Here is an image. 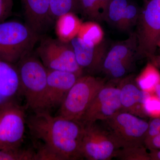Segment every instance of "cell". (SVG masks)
<instances>
[{
    "instance_id": "cell-1",
    "label": "cell",
    "mask_w": 160,
    "mask_h": 160,
    "mask_svg": "<svg viewBox=\"0 0 160 160\" xmlns=\"http://www.w3.org/2000/svg\"><path fill=\"white\" fill-rule=\"evenodd\" d=\"M26 126L32 137L57 152L65 160L84 158L81 149L84 126L81 123L41 111L26 119Z\"/></svg>"
},
{
    "instance_id": "cell-2",
    "label": "cell",
    "mask_w": 160,
    "mask_h": 160,
    "mask_svg": "<svg viewBox=\"0 0 160 160\" xmlns=\"http://www.w3.org/2000/svg\"><path fill=\"white\" fill-rule=\"evenodd\" d=\"M16 65L26 107L33 112L43 111L47 69L33 51L22 58Z\"/></svg>"
},
{
    "instance_id": "cell-3",
    "label": "cell",
    "mask_w": 160,
    "mask_h": 160,
    "mask_svg": "<svg viewBox=\"0 0 160 160\" xmlns=\"http://www.w3.org/2000/svg\"><path fill=\"white\" fill-rule=\"evenodd\" d=\"M41 37L26 23L17 21L0 23V59L17 63L33 51Z\"/></svg>"
},
{
    "instance_id": "cell-4",
    "label": "cell",
    "mask_w": 160,
    "mask_h": 160,
    "mask_svg": "<svg viewBox=\"0 0 160 160\" xmlns=\"http://www.w3.org/2000/svg\"><path fill=\"white\" fill-rule=\"evenodd\" d=\"M106 84L105 80L83 75L68 92L59 107L58 115L80 123L96 96Z\"/></svg>"
},
{
    "instance_id": "cell-5",
    "label": "cell",
    "mask_w": 160,
    "mask_h": 160,
    "mask_svg": "<svg viewBox=\"0 0 160 160\" xmlns=\"http://www.w3.org/2000/svg\"><path fill=\"white\" fill-rule=\"evenodd\" d=\"M137 59L155 55L160 39V0H147L137 23Z\"/></svg>"
},
{
    "instance_id": "cell-6",
    "label": "cell",
    "mask_w": 160,
    "mask_h": 160,
    "mask_svg": "<svg viewBox=\"0 0 160 160\" xmlns=\"http://www.w3.org/2000/svg\"><path fill=\"white\" fill-rule=\"evenodd\" d=\"M40 44L35 50L46 69L69 72L82 76V69L76 59L74 50L70 42L59 38L41 37Z\"/></svg>"
},
{
    "instance_id": "cell-7",
    "label": "cell",
    "mask_w": 160,
    "mask_h": 160,
    "mask_svg": "<svg viewBox=\"0 0 160 160\" xmlns=\"http://www.w3.org/2000/svg\"><path fill=\"white\" fill-rule=\"evenodd\" d=\"M107 131L119 149L144 146L148 122L138 117L121 111L104 121Z\"/></svg>"
},
{
    "instance_id": "cell-8",
    "label": "cell",
    "mask_w": 160,
    "mask_h": 160,
    "mask_svg": "<svg viewBox=\"0 0 160 160\" xmlns=\"http://www.w3.org/2000/svg\"><path fill=\"white\" fill-rule=\"evenodd\" d=\"M26 126L25 109L18 102L0 106V149L21 146Z\"/></svg>"
},
{
    "instance_id": "cell-9",
    "label": "cell",
    "mask_w": 160,
    "mask_h": 160,
    "mask_svg": "<svg viewBox=\"0 0 160 160\" xmlns=\"http://www.w3.org/2000/svg\"><path fill=\"white\" fill-rule=\"evenodd\" d=\"M83 126L81 141L83 158L89 160H109L115 157L119 148L109 132L96 123Z\"/></svg>"
},
{
    "instance_id": "cell-10",
    "label": "cell",
    "mask_w": 160,
    "mask_h": 160,
    "mask_svg": "<svg viewBox=\"0 0 160 160\" xmlns=\"http://www.w3.org/2000/svg\"><path fill=\"white\" fill-rule=\"evenodd\" d=\"M105 84L98 92L83 116L80 123L83 125L106 121L122 111L120 90L117 80Z\"/></svg>"
},
{
    "instance_id": "cell-11",
    "label": "cell",
    "mask_w": 160,
    "mask_h": 160,
    "mask_svg": "<svg viewBox=\"0 0 160 160\" xmlns=\"http://www.w3.org/2000/svg\"><path fill=\"white\" fill-rule=\"evenodd\" d=\"M47 88L44 98L43 111L59 107L68 92L79 76L69 72L47 69Z\"/></svg>"
},
{
    "instance_id": "cell-12",
    "label": "cell",
    "mask_w": 160,
    "mask_h": 160,
    "mask_svg": "<svg viewBox=\"0 0 160 160\" xmlns=\"http://www.w3.org/2000/svg\"><path fill=\"white\" fill-rule=\"evenodd\" d=\"M70 42L77 62L83 72H86L88 74L92 75L102 71L103 62L109 49L108 44L104 40L96 46H87L75 37Z\"/></svg>"
},
{
    "instance_id": "cell-13",
    "label": "cell",
    "mask_w": 160,
    "mask_h": 160,
    "mask_svg": "<svg viewBox=\"0 0 160 160\" xmlns=\"http://www.w3.org/2000/svg\"><path fill=\"white\" fill-rule=\"evenodd\" d=\"M25 23L41 37L55 24L50 14L49 0H22Z\"/></svg>"
},
{
    "instance_id": "cell-14",
    "label": "cell",
    "mask_w": 160,
    "mask_h": 160,
    "mask_svg": "<svg viewBox=\"0 0 160 160\" xmlns=\"http://www.w3.org/2000/svg\"><path fill=\"white\" fill-rule=\"evenodd\" d=\"M118 85L120 90L122 111L141 118L147 117L144 109L147 92L140 89L134 76L129 75L118 80Z\"/></svg>"
},
{
    "instance_id": "cell-15",
    "label": "cell",
    "mask_w": 160,
    "mask_h": 160,
    "mask_svg": "<svg viewBox=\"0 0 160 160\" xmlns=\"http://www.w3.org/2000/svg\"><path fill=\"white\" fill-rule=\"evenodd\" d=\"M21 97L22 87L16 64L0 59V106L18 102Z\"/></svg>"
},
{
    "instance_id": "cell-16",
    "label": "cell",
    "mask_w": 160,
    "mask_h": 160,
    "mask_svg": "<svg viewBox=\"0 0 160 160\" xmlns=\"http://www.w3.org/2000/svg\"><path fill=\"white\" fill-rule=\"evenodd\" d=\"M137 38L135 32H132L129 37L124 41L114 43L108 49L103 62L102 72L106 73L112 68L121 63L137 58Z\"/></svg>"
},
{
    "instance_id": "cell-17",
    "label": "cell",
    "mask_w": 160,
    "mask_h": 160,
    "mask_svg": "<svg viewBox=\"0 0 160 160\" xmlns=\"http://www.w3.org/2000/svg\"><path fill=\"white\" fill-rule=\"evenodd\" d=\"M74 13H68L60 18L56 22L59 38L64 42H70L77 36L82 23Z\"/></svg>"
},
{
    "instance_id": "cell-18",
    "label": "cell",
    "mask_w": 160,
    "mask_h": 160,
    "mask_svg": "<svg viewBox=\"0 0 160 160\" xmlns=\"http://www.w3.org/2000/svg\"><path fill=\"white\" fill-rule=\"evenodd\" d=\"M111 0H80V13L90 21H105Z\"/></svg>"
},
{
    "instance_id": "cell-19",
    "label": "cell",
    "mask_w": 160,
    "mask_h": 160,
    "mask_svg": "<svg viewBox=\"0 0 160 160\" xmlns=\"http://www.w3.org/2000/svg\"><path fill=\"white\" fill-rule=\"evenodd\" d=\"M76 37L84 45L95 46L104 41V33L98 23L90 21L82 23Z\"/></svg>"
},
{
    "instance_id": "cell-20",
    "label": "cell",
    "mask_w": 160,
    "mask_h": 160,
    "mask_svg": "<svg viewBox=\"0 0 160 160\" xmlns=\"http://www.w3.org/2000/svg\"><path fill=\"white\" fill-rule=\"evenodd\" d=\"M135 81L138 86L143 91L155 93L156 87L160 82L159 70L151 62L148 63L135 78Z\"/></svg>"
},
{
    "instance_id": "cell-21",
    "label": "cell",
    "mask_w": 160,
    "mask_h": 160,
    "mask_svg": "<svg viewBox=\"0 0 160 160\" xmlns=\"http://www.w3.org/2000/svg\"><path fill=\"white\" fill-rule=\"evenodd\" d=\"M50 14L56 23L60 18L68 13H80V0H49Z\"/></svg>"
},
{
    "instance_id": "cell-22",
    "label": "cell",
    "mask_w": 160,
    "mask_h": 160,
    "mask_svg": "<svg viewBox=\"0 0 160 160\" xmlns=\"http://www.w3.org/2000/svg\"><path fill=\"white\" fill-rule=\"evenodd\" d=\"M130 0H111L105 21L109 25L119 29L121 21L128 3Z\"/></svg>"
},
{
    "instance_id": "cell-23",
    "label": "cell",
    "mask_w": 160,
    "mask_h": 160,
    "mask_svg": "<svg viewBox=\"0 0 160 160\" xmlns=\"http://www.w3.org/2000/svg\"><path fill=\"white\" fill-rule=\"evenodd\" d=\"M142 8L134 0L128 3L121 21L119 30L123 32L130 31L136 26Z\"/></svg>"
},
{
    "instance_id": "cell-24",
    "label": "cell",
    "mask_w": 160,
    "mask_h": 160,
    "mask_svg": "<svg viewBox=\"0 0 160 160\" xmlns=\"http://www.w3.org/2000/svg\"><path fill=\"white\" fill-rule=\"evenodd\" d=\"M36 151L21 146L0 149V160H35Z\"/></svg>"
},
{
    "instance_id": "cell-25",
    "label": "cell",
    "mask_w": 160,
    "mask_h": 160,
    "mask_svg": "<svg viewBox=\"0 0 160 160\" xmlns=\"http://www.w3.org/2000/svg\"><path fill=\"white\" fill-rule=\"evenodd\" d=\"M115 158L122 160H150L149 153L145 146L119 149Z\"/></svg>"
},
{
    "instance_id": "cell-26",
    "label": "cell",
    "mask_w": 160,
    "mask_h": 160,
    "mask_svg": "<svg viewBox=\"0 0 160 160\" xmlns=\"http://www.w3.org/2000/svg\"><path fill=\"white\" fill-rule=\"evenodd\" d=\"M144 109L146 116L160 118V100L155 92H147L144 101Z\"/></svg>"
},
{
    "instance_id": "cell-27",
    "label": "cell",
    "mask_w": 160,
    "mask_h": 160,
    "mask_svg": "<svg viewBox=\"0 0 160 160\" xmlns=\"http://www.w3.org/2000/svg\"><path fill=\"white\" fill-rule=\"evenodd\" d=\"M35 160H65L57 152L45 144L42 143L36 151Z\"/></svg>"
},
{
    "instance_id": "cell-28",
    "label": "cell",
    "mask_w": 160,
    "mask_h": 160,
    "mask_svg": "<svg viewBox=\"0 0 160 160\" xmlns=\"http://www.w3.org/2000/svg\"><path fill=\"white\" fill-rule=\"evenodd\" d=\"M13 6V0H0V23L11 15Z\"/></svg>"
},
{
    "instance_id": "cell-29",
    "label": "cell",
    "mask_w": 160,
    "mask_h": 160,
    "mask_svg": "<svg viewBox=\"0 0 160 160\" xmlns=\"http://www.w3.org/2000/svg\"><path fill=\"white\" fill-rule=\"evenodd\" d=\"M160 133V118H152L150 122H148V129L145 140L153 137Z\"/></svg>"
},
{
    "instance_id": "cell-30",
    "label": "cell",
    "mask_w": 160,
    "mask_h": 160,
    "mask_svg": "<svg viewBox=\"0 0 160 160\" xmlns=\"http://www.w3.org/2000/svg\"><path fill=\"white\" fill-rule=\"evenodd\" d=\"M144 146L150 151L160 149V133L144 141Z\"/></svg>"
},
{
    "instance_id": "cell-31",
    "label": "cell",
    "mask_w": 160,
    "mask_h": 160,
    "mask_svg": "<svg viewBox=\"0 0 160 160\" xmlns=\"http://www.w3.org/2000/svg\"><path fill=\"white\" fill-rule=\"evenodd\" d=\"M150 151L149 153L150 160H160V149Z\"/></svg>"
},
{
    "instance_id": "cell-32",
    "label": "cell",
    "mask_w": 160,
    "mask_h": 160,
    "mask_svg": "<svg viewBox=\"0 0 160 160\" xmlns=\"http://www.w3.org/2000/svg\"><path fill=\"white\" fill-rule=\"evenodd\" d=\"M149 59L151 61V62L160 70V56L155 55Z\"/></svg>"
},
{
    "instance_id": "cell-33",
    "label": "cell",
    "mask_w": 160,
    "mask_h": 160,
    "mask_svg": "<svg viewBox=\"0 0 160 160\" xmlns=\"http://www.w3.org/2000/svg\"><path fill=\"white\" fill-rule=\"evenodd\" d=\"M155 93L160 100V82L156 87Z\"/></svg>"
},
{
    "instance_id": "cell-34",
    "label": "cell",
    "mask_w": 160,
    "mask_h": 160,
    "mask_svg": "<svg viewBox=\"0 0 160 160\" xmlns=\"http://www.w3.org/2000/svg\"><path fill=\"white\" fill-rule=\"evenodd\" d=\"M158 48L160 50V39L159 40L158 42Z\"/></svg>"
}]
</instances>
